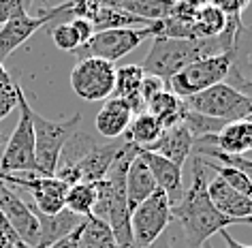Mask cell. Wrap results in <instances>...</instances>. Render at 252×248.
I'll use <instances>...</instances> for the list:
<instances>
[{
	"mask_svg": "<svg viewBox=\"0 0 252 248\" xmlns=\"http://www.w3.org/2000/svg\"><path fill=\"white\" fill-rule=\"evenodd\" d=\"M207 167L199 156L192 163V184L184 190L182 199L171 208L173 222L180 227L188 248H201L212 235L231 225H252V220H239L222 214L207 195Z\"/></svg>",
	"mask_w": 252,
	"mask_h": 248,
	"instance_id": "1",
	"label": "cell"
},
{
	"mask_svg": "<svg viewBox=\"0 0 252 248\" xmlns=\"http://www.w3.org/2000/svg\"><path fill=\"white\" fill-rule=\"evenodd\" d=\"M237 30L226 28L224 35L216 39H169V36H152V47L143 60V73L156 75L165 84L182 69L207 56L231 52Z\"/></svg>",
	"mask_w": 252,
	"mask_h": 248,
	"instance_id": "2",
	"label": "cell"
},
{
	"mask_svg": "<svg viewBox=\"0 0 252 248\" xmlns=\"http://www.w3.org/2000/svg\"><path fill=\"white\" fill-rule=\"evenodd\" d=\"M81 116L73 113L66 120H47L32 109V131H34V158L36 174L54 176L60 163V154L73 133L79 129Z\"/></svg>",
	"mask_w": 252,
	"mask_h": 248,
	"instance_id": "3",
	"label": "cell"
},
{
	"mask_svg": "<svg viewBox=\"0 0 252 248\" xmlns=\"http://www.w3.org/2000/svg\"><path fill=\"white\" fill-rule=\"evenodd\" d=\"M17 120L4 150L0 152V171L2 174H36L34 158V131H32V107H30L22 86H17Z\"/></svg>",
	"mask_w": 252,
	"mask_h": 248,
	"instance_id": "4",
	"label": "cell"
},
{
	"mask_svg": "<svg viewBox=\"0 0 252 248\" xmlns=\"http://www.w3.org/2000/svg\"><path fill=\"white\" fill-rule=\"evenodd\" d=\"M231 71V52L216 54V56H207L201 58L192 65H188L186 69H182L180 73H175L167 84V90L173 92L178 99L186 101L194 97V94L207 90V88L222 84L229 77Z\"/></svg>",
	"mask_w": 252,
	"mask_h": 248,
	"instance_id": "5",
	"label": "cell"
},
{
	"mask_svg": "<svg viewBox=\"0 0 252 248\" xmlns=\"http://www.w3.org/2000/svg\"><path fill=\"white\" fill-rule=\"evenodd\" d=\"M158 33V22L152 26H139V28H116V30H103L94 33L92 39L77 49L79 58H100L107 62H118L120 58L128 56L133 49H137L146 39L156 36Z\"/></svg>",
	"mask_w": 252,
	"mask_h": 248,
	"instance_id": "6",
	"label": "cell"
},
{
	"mask_svg": "<svg viewBox=\"0 0 252 248\" xmlns=\"http://www.w3.org/2000/svg\"><path fill=\"white\" fill-rule=\"evenodd\" d=\"M184 103L192 111H199L203 116H210L216 120H224V122L246 120L252 113V97L239 92L237 88L229 86L226 81L194 94V97L186 99Z\"/></svg>",
	"mask_w": 252,
	"mask_h": 248,
	"instance_id": "7",
	"label": "cell"
},
{
	"mask_svg": "<svg viewBox=\"0 0 252 248\" xmlns=\"http://www.w3.org/2000/svg\"><path fill=\"white\" fill-rule=\"evenodd\" d=\"M173 225L171 203L160 188H156L146 201L130 212V238L133 248H146L154 244Z\"/></svg>",
	"mask_w": 252,
	"mask_h": 248,
	"instance_id": "8",
	"label": "cell"
},
{
	"mask_svg": "<svg viewBox=\"0 0 252 248\" xmlns=\"http://www.w3.org/2000/svg\"><path fill=\"white\" fill-rule=\"evenodd\" d=\"M124 143H126L124 137L111 139V142H105V143H94L75 163H60L54 176L60 182H64L66 186H73V184H79V182L96 184L105 177L107 169L111 167L113 158L118 156V152L122 150Z\"/></svg>",
	"mask_w": 252,
	"mask_h": 248,
	"instance_id": "9",
	"label": "cell"
},
{
	"mask_svg": "<svg viewBox=\"0 0 252 248\" xmlns=\"http://www.w3.org/2000/svg\"><path fill=\"white\" fill-rule=\"evenodd\" d=\"M58 20L68 22L71 13H68L66 2L58 4V7L47 9L43 15H28L26 11H17L13 17L0 26V62H4L11 54L20 45H24L36 30L49 26V24H58Z\"/></svg>",
	"mask_w": 252,
	"mask_h": 248,
	"instance_id": "10",
	"label": "cell"
},
{
	"mask_svg": "<svg viewBox=\"0 0 252 248\" xmlns=\"http://www.w3.org/2000/svg\"><path fill=\"white\" fill-rule=\"evenodd\" d=\"M116 67L100 58H79L71 71V88L79 99L96 103L113 94Z\"/></svg>",
	"mask_w": 252,
	"mask_h": 248,
	"instance_id": "11",
	"label": "cell"
},
{
	"mask_svg": "<svg viewBox=\"0 0 252 248\" xmlns=\"http://www.w3.org/2000/svg\"><path fill=\"white\" fill-rule=\"evenodd\" d=\"M0 212L26 248H34L39 240V220L34 210L17 195V190L0 180Z\"/></svg>",
	"mask_w": 252,
	"mask_h": 248,
	"instance_id": "12",
	"label": "cell"
},
{
	"mask_svg": "<svg viewBox=\"0 0 252 248\" xmlns=\"http://www.w3.org/2000/svg\"><path fill=\"white\" fill-rule=\"evenodd\" d=\"M133 116H135L133 109H130L124 99L109 97L105 101V105L98 109L96 118H94V129H96L98 135L105 137L107 142L120 139V137H124Z\"/></svg>",
	"mask_w": 252,
	"mask_h": 248,
	"instance_id": "13",
	"label": "cell"
},
{
	"mask_svg": "<svg viewBox=\"0 0 252 248\" xmlns=\"http://www.w3.org/2000/svg\"><path fill=\"white\" fill-rule=\"evenodd\" d=\"M194 143H207L214 150L222 152V154L244 156L246 152L252 150V122L250 120L226 122L218 135L201 139V142H194Z\"/></svg>",
	"mask_w": 252,
	"mask_h": 248,
	"instance_id": "14",
	"label": "cell"
},
{
	"mask_svg": "<svg viewBox=\"0 0 252 248\" xmlns=\"http://www.w3.org/2000/svg\"><path fill=\"white\" fill-rule=\"evenodd\" d=\"M141 158L146 161V165L152 171L154 180H156V186H158L162 193L167 195L171 208L182 199L184 195V184H182V167H178L175 163H171L169 158L160 156V154H154V152H146L141 150L139 152Z\"/></svg>",
	"mask_w": 252,
	"mask_h": 248,
	"instance_id": "15",
	"label": "cell"
},
{
	"mask_svg": "<svg viewBox=\"0 0 252 248\" xmlns=\"http://www.w3.org/2000/svg\"><path fill=\"white\" fill-rule=\"evenodd\" d=\"M192 148H194V139L192 135L186 131L184 124H175L171 129H165L160 133V137L156 142L146 148V152H154L169 158L171 163H175L178 167H184V163L192 156Z\"/></svg>",
	"mask_w": 252,
	"mask_h": 248,
	"instance_id": "16",
	"label": "cell"
},
{
	"mask_svg": "<svg viewBox=\"0 0 252 248\" xmlns=\"http://www.w3.org/2000/svg\"><path fill=\"white\" fill-rule=\"evenodd\" d=\"M30 208H32V203H30ZM34 214H36V220H39V240H36L34 248H49L56 242L64 240L84 220V216L68 212L66 208L58 214H41L39 210H34Z\"/></svg>",
	"mask_w": 252,
	"mask_h": 248,
	"instance_id": "17",
	"label": "cell"
},
{
	"mask_svg": "<svg viewBox=\"0 0 252 248\" xmlns=\"http://www.w3.org/2000/svg\"><path fill=\"white\" fill-rule=\"evenodd\" d=\"M207 195H210L212 203L222 214L231 216V218H239V220H252V199L237 193L235 188H231L218 176L207 184Z\"/></svg>",
	"mask_w": 252,
	"mask_h": 248,
	"instance_id": "18",
	"label": "cell"
},
{
	"mask_svg": "<svg viewBox=\"0 0 252 248\" xmlns=\"http://www.w3.org/2000/svg\"><path fill=\"white\" fill-rule=\"evenodd\" d=\"M156 188L158 186H156L152 171H150L146 161L141 158V154H137L133 161H130L128 171H126V199H128L130 212H133L141 201H146Z\"/></svg>",
	"mask_w": 252,
	"mask_h": 248,
	"instance_id": "19",
	"label": "cell"
},
{
	"mask_svg": "<svg viewBox=\"0 0 252 248\" xmlns=\"http://www.w3.org/2000/svg\"><path fill=\"white\" fill-rule=\"evenodd\" d=\"M143 75L146 73H143L141 65H126V67L116 69V84H113L111 97L124 99L135 116L146 111V105H143V101L139 97V86H141Z\"/></svg>",
	"mask_w": 252,
	"mask_h": 248,
	"instance_id": "20",
	"label": "cell"
},
{
	"mask_svg": "<svg viewBox=\"0 0 252 248\" xmlns=\"http://www.w3.org/2000/svg\"><path fill=\"white\" fill-rule=\"evenodd\" d=\"M113 7L139 17L141 22H146L148 26H152L154 22L167 20V17L173 15L175 0H116Z\"/></svg>",
	"mask_w": 252,
	"mask_h": 248,
	"instance_id": "21",
	"label": "cell"
},
{
	"mask_svg": "<svg viewBox=\"0 0 252 248\" xmlns=\"http://www.w3.org/2000/svg\"><path fill=\"white\" fill-rule=\"evenodd\" d=\"M73 233L79 248H118L109 225L96 216H86Z\"/></svg>",
	"mask_w": 252,
	"mask_h": 248,
	"instance_id": "22",
	"label": "cell"
},
{
	"mask_svg": "<svg viewBox=\"0 0 252 248\" xmlns=\"http://www.w3.org/2000/svg\"><path fill=\"white\" fill-rule=\"evenodd\" d=\"M162 131H165L162 124L152 116V113L141 111V113H137V116H133L128 129H126V133H124V139L130 142L133 145H137V148L146 150L160 137Z\"/></svg>",
	"mask_w": 252,
	"mask_h": 248,
	"instance_id": "23",
	"label": "cell"
},
{
	"mask_svg": "<svg viewBox=\"0 0 252 248\" xmlns=\"http://www.w3.org/2000/svg\"><path fill=\"white\" fill-rule=\"evenodd\" d=\"M146 111H150L152 116L162 124V129H171V126L182 122V113H184V101L178 99L173 92L162 90L160 94L150 101L146 105Z\"/></svg>",
	"mask_w": 252,
	"mask_h": 248,
	"instance_id": "24",
	"label": "cell"
},
{
	"mask_svg": "<svg viewBox=\"0 0 252 248\" xmlns=\"http://www.w3.org/2000/svg\"><path fill=\"white\" fill-rule=\"evenodd\" d=\"M194 28H197L199 39H216V36L226 33V28H229V17L214 2L203 4V7L197 11V17H194Z\"/></svg>",
	"mask_w": 252,
	"mask_h": 248,
	"instance_id": "25",
	"label": "cell"
},
{
	"mask_svg": "<svg viewBox=\"0 0 252 248\" xmlns=\"http://www.w3.org/2000/svg\"><path fill=\"white\" fill-rule=\"evenodd\" d=\"M92 26H94V33H103V30H116V28H139V26H148V24L141 22L139 17L113 7V4H105L92 17Z\"/></svg>",
	"mask_w": 252,
	"mask_h": 248,
	"instance_id": "26",
	"label": "cell"
},
{
	"mask_svg": "<svg viewBox=\"0 0 252 248\" xmlns=\"http://www.w3.org/2000/svg\"><path fill=\"white\" fill-rule=\"evenodd\" d=\"M94 203H96V184L79 182L66 188L64 195V208L77 216H92Z\"/></svg>",
	"mask_w": 252,
	"mask_h": 248,
	"instance_id": "27",
	"label": "cell"
},
{
	"mask_svg": "<svg viewBox=\"0 0 252 248\" xmlns=\"http://www.w3.org/2000/svg\"><path fill=\"white\" fill-rule=\"evenodd\" d=\"M49 35H52V41L56 43V47L62 49V52H77L81 47V41L75 28L71 26V22H58L49 28Z\"/></svg>",
	"mask_w": 252,
	"mask_h": 248,
	"instance_id": "28",
	"label": "cell"
},
{
	"mask_svg": "<svg viewBox=\"0 0 252 248\" xmlns=\"http://www.w3.org/2000/svg\"><path fill=\"white\" fill-rule=\"evenodd\" d=\"M218 9H222V13L229 17V24L235 28L244 26V13L248 9L250 0H212Z\"/></svg>",
	"mask_w": 252,
	"mask_h": 248,
	"instance_id": "29",
	"label": "cell"
},
{
	"mask_svg": "<svg viewBox=\"0 0 252 248\" xmlns=\"http://www.w3.org/2000/svg\"><path fill=\"white\" fill-rule=\"evenodd\" d=\"M105 4L107 0H66L71 17H84V20H90V22Z\"/></svg>",
	"mask_w": 252,
	"mask_h": 248,
	"instance_id": "30",
	"label": "cell"
},
{
	"mask_svg": "<svg viewBox=\"0 0 252 248\" xmlns=\"http://www.w3.org/2000/svg\"><path fill=\"white\" fill-rule=\"evenodd\" d=\"M17 86L20 84H15V81L0 84V122L17 107Z\"/></svg>",
	"mask_w": 252,
	"mask_h": 248,
	"instance_id": "31",
	"label": "cell"
},
{
	"mask_svg": "<svg viewBox=\"0 0 252 248\" xmlns=\"http://www.w3.org/2000/svg\"><path fill=\"white\" fill-rule=\"evenodd\" d=\"M162 90H167V84L160 77H156V75H148V73L143 75L141 86H139V97L143 101V105H148L150 101H152L156 94H160Z\"/></svg>",
	"mask_w": 252,
	"mask_h": 248,
	"instance_id": "32",
	"label": "cell"
},
{
	"mask_svg": "<svg viewBox=\"0 0 252 248\" xmlns=\"http://www.w3.org/2000/svg\"><path fill=\"white\" fill-rule=\"evenodd\" d=\"M68 22H71V26L75 28V33H77L81 45H86V43L92 39V35H94L92 22H90V20H84V17H71Z\"/></svg>",
	"mask_w": 252,
	"mask_h": 248,
	"instance_id": "33",
	"label": "cell"
},
{
	"mask_svg": "<svg viewBox=\"0 0 252 248\" xmlns=\"http://www.w3.org/2000/svg\"><path fill=\"white\" fill-rule=\"evenodd\" d=\"M229 86L237 88L239 92L248 94V97H252V73H244V75H229V77L224 79Z\"/></svg>",
	"mask_w": 252,
	"mask_h": 248,
	"instance_id": "34",
	"label": "cell"
},
{
	"mask_svg": "<svg viewBox=\"0 0 252 248\" xmlns=\"http://www.w3.org/2000/svg\"><path fill=\"white\" fill-rule=\"evenodd\" d=\"M17 11H26L24 9V0H0V26L13 17Z\"/></svg>",
	"mask_w": 252,
	"mask_h": 248,
	"instance_id": "35",
	"label": "cell"
},
{
	"mask_svg": "<svg viewBox=\"0 0 252 248\" xmlns=\"http://www.w3.org/2000/svg\"><path fill=\"white\" fill-rule=\"evenodd\" d=\"M146 248H188V246H186V244H175V240L165 231L158 240L154 242V244H150V246H146Z\"/></svg>",
	"mask_w": 252,
	"mask_h": 248,
	"instance_id": "36",
	"label": "cell"
},
{
	"mask_svg": "<svg viewBox=\"0 0 252 248\" xmlns=\"http://www.w3.org/2000/svg\"><path fill=\"white\" fill-rule=\"evenodd\" d=\"M220 238L224 240V244H226V248H252V246H248V244H242V242H237L233 235H229V231L226 229H222L220 231Z\"/></svg>",
	"mask_w": 252,
	"mask_h": 248,
	"instance_id": "37",
	"label": "cell"
},
{
	"mask_svg": "<svg viewBox=\"0 0 252 248\" xmlns=\"http://www.w3.org/2000/svg\"><path fill=\"white\" fill-rule=\"evenodd\" d=\"M49 248H79V244H77V240H75V233H71V235H66L64 240H60V242H56V244H52Z\"/></svg>",
	"mask_w": 252,
	"mask_h": 248,
	"instance_id": "38",
	"label": "cell"
},
{
	"mask_svg": "<svg viewBox=\"0 0 252 248\" xmlns=\"http://www.w3.org/2000/svg\"><path fill=\"white\" fill-rule=\"evenodd\" d=\"M9 81H13V79H11V75L7 69H4V65L0 62V84H9Z\"/></svg>",
	"mask_w": 252,
	"mask_h": 248,
	"instance_id": "39",
	"label": "cell"
},
{
	"mask_svg": "<svg viewBox=\"0 0 252 248\" xmlns=\"http://www.w3.org/2000/svg\"><path fill=\"white\" fill-rule=\"evenodd\" d=\"M0 248H15V244H11V242H9V240L0 238Z\"/></svg>",
	"mask_w": 252,
	"mask_h": 248,
	"instance_id": "40",
	"label": "cell"
},
{
	"mask_svg": "<svg viewBox=\"0 0 252 248\" xmlns=\"http://www.w3.org/2000/svg\"><path fill=\"white\" fill-rule=\"evenodd\" d=\"M188 2L197 4V7H203V4H210V2H212V0H188Z\"/></svg>",
	"mask_w": 252,
	"mask_h": 248,
	"instance_id": "41",
	"label": "cell"
},
{
	"mask_svg": "<svg viewBox=\"0 0 252 248\" xmlns=\"http://www.w3.org/2000/svg\"><path fill=\"white\" fill-rule=\"evenodd\" d=\"M201 248H214V246H212V244H207V242H205V244H203V246H201Z\"/></svg>",
	"mask_w": 252,
	"mask_h": 248,
	"instance_id": "42",
	"label": "cell"
},
{
	"mask_svg": "<svg viewBox=\"0 0 252 248\" xmlns=\"http://www.w3.org/2000/svg\"><path fill=\"white\" fill-rule=\"evenodd\" d=\"M246 120H250V122H252V113H250V116H248V118H246Z\"/></svg>",
	"mask_w": 252,
	"mask_h": 248,
	"instance_id": "43",
	"label": "cell"
},
{
	"mask_svg": "<svg viewBox=\"0 0 252 248\" xmlns=\"http://www.w3.org/2000/svg\"><path fill=\"white\" fill-rule=\"evenodd\" d=\"M0 145H2V135H0Z\"/></svg>",
	"mask_w": 252,
	"mask_h": 248,
	"instance_id": "44",
	"label": "cell"
}]
</instances>
